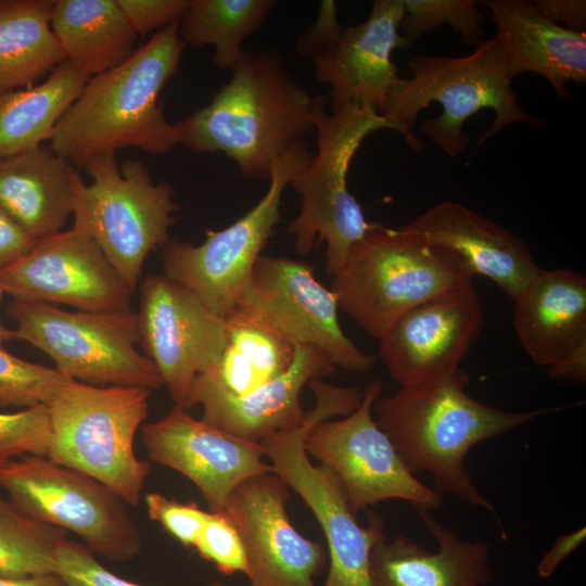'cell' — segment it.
Returning a JSON list of instances; mask_svg holds the SVG:
<instances>
[{"label":"cell","mask_w":586,"mask_h":586,"mask_svg":"<svg viewBox=\"0 0 586 586\" xmlns=\"http://www.w3.org/2000/svg\"><path fill=\"white\" fill-rule=\"evenodd\" d=\"M322 98L300 85L276 51H245L212 101L176 123L179 144L222 152L243 177L269 179L273 161L315 129Z\"/></svg>","instance_id":"6da1fadb"},{"label":"cell","mask_w":586,"mask_h":586,"mask_svg":"<svg viewBox=\"0 0 586 586\" xmlns=\"http://www.w3.org/2000/svg\"><path fill=\"white\" fill-rule=\"evenodd\" d=\"M186 43L179 24L155 31L122 64L94 75L55 125L50 148L73 165L136 146L164 154L179 144L176 124L158 102L179 69Z\"/></svg>","instance_id":"7a4b0ae2"},{"label":"cell","mask_w":586,"mask_h":586,"mask_svg":"<svg viewBox=\"0 0 586 586\" xmlns=\"http://www.w3.org/2000/svg\"><path fill=\"white\" fill-rule=\"evenodd\" d=\"M468 375L451 374L402 386L373 404L375 422L408 470L430 472L434 488L488 510L494 506L476 488L464 460L477 444L514 431L553 409L505 411L467 393ZM497 518V517H496Z\"/></svg>","instance_id":"3957f363"},{"label":"cell","mask_w":586,"mask_h":586,"mask_svg":"<svg viewBox=\"0 0 586 586\" xmlns=\"http://www.w3.org/2000/svg\"><path fill=\"white\" fill-rule=\"evenodd\" d=\"M411 76L390 95L383 115L396 124L408 145L421 152L423 143L412 132L418 114L432 102L443 112L425 119L420 131L444 153L455 157L469 144L464 122L483 109L495 113L494 122L476 145L497 136L508 125L542 127L544 122L518 103L511 76L496 36L481 40L464 56L415 55L408 61Z\"/></svg>","instance_id":"277c9868"},{"label":"cell","mask_w":586,"mask_h":586,"mask_svg":"<svg viewBox=\"0 0 586 586\" xmlns=\"http://www.w3.org/2000/svg\"><path fill=\"white\" fill-rule=\"evenodd\" d=\"M308 386L316 402L303 421L267 436L259 444L272 472L304 500L321 526L329 550L328 574L322 586H372L370 553L386 536L384 522L369 512L368 526H361L337 477L328 468L313 464L305 449L308 431L317 423L352 413L362 400L364 388L332 385L322 379L310 381Z\"/></svg>","instance_id":"5b68a950"},{"label":"cell","mask_w":586,"mask_h":586,"mask_svg":"<svg viewBox=\"0 0 586 586\" xmlns=\"http://www.w3.org/2000/svg\"><path fill=\"white\" fill-rule=\"evenodd\" d=\"M332 277L339 308L378 340L409 309L473 279L454 253L380 222Z\"/></svg>","instance_id":"8992f818"},{"label":"cell","mask_w":586,"mask_h":586,"mask_svg":"<svg viewBox=\"0 0 586 586\" xmlns=\"http://www.w3.org/2000/svg\"><path fill=\"white\" fill-rule=\"evenodd\" d=\"M149 397L145 387L68 380L48 405L51 440L47 457L95 479L127 505L137 506L151 468L135 453Z\"/></svg>","instance_id":"52a82bcc"},{"label":"cell","mask_w":586,"mask_h":586,"mask_svg":"<svg viewBox=\"0 0 586 586\" xmlns=\"http://www.w3.org/2000/svg\"><path fill=\"white\" fill-rule=\"evenodd\" d=\"M326 103L322 98L314 115L317 151L289 182L301 198V209L288 231L301 254L324 242L326 270L333 276L372 224L347 188L352 158L371 132L400 131L369 104L354 102L328 112Z\"/></svg>","instance_id":"ba28073f"},{"label":"cell","mask_w":586,"mask_h":586,"mask_svg":"<svg viewBox=\"0 0 586 586\" xmlns=\"http://www.w3.org/2000/svg\"><path fill=\"white\" fill-rule=\"evenodd\" d=\"M84 168L92 182L78 186L72 229L99 245L131 295L148 255L169 241L179 211L174 189L154 182L138 160L119 166L116 154L99 155Z\"/></svg>","instance_id":"9c48e42d"},{"label":"cell","mask_w":586,"mask_h":586,"mask_svg":"<svg viewBox=\"0 0 586 586\" xmlns=\"http://www.w3.org/2000/svg\"><path fill=\"white\" fill-rule=\"evenodd\" d=\"M15 339L30 343L67 378L97 386H163L139 344L137 314L66 311L54 305L13 300L7 308Z\"/></svg>","instance_id":"30bf717a"},{"label":"cell","mask_w":586,"mask_h":586,"mask_svg":"<svg viewBox=\"0 0 586 586\" xmlns=\"http://www.w3.org/2000/svg\"><path fill=\"white\" fill-rule=\"evenodd\" d=\"M306 141L278 156L265 195L242 217L220 230H206L193 245L170 240L162 247L164 275L179 283L216 315L225 318L238 305L260 252L280 220L282 194L310 161Z\"/></svg>","instance_id":"8fae6325"},{"label":"cell","mask_w":586,"mask_h":586,"mask_svg":"<svg viewBox=\"0 0 586 586\" xmlns=\"http://www.w3.org/2000/svg\"><path fill=\"white\" fill-rule=\"evenodd\" d=\"M0 487L26 514L72 531L107 560H131L141 551V536L127 504L78 470L48 457L23 456L0 467Z\"/></svg>","instance_id":"7c38bea8"},{"label":"cell","mask_w":586,"mask_h":586,"mask_svg":"<svg viewBox=\"0 0 586 586\" xmlns=\"http://www.w3.org/2000/svg\"><path fill=\"white\" fill-rule=\"evenodd\" d=\"M381 392V381L372 380L352 413L315 424L305 438L306 453L334 473L354 514L388 499L437 510L443 505L442 495L408 470L373 418V404Z\"/></svg>","instance_id":"4fadbf2b"},{"label":"cell","mask_w":586,"mask_h":586,"mask_svg":"<svg viewBox=\"0 0 586 586\" xmlns=\"http://www.w3.org/2000/svg\"><path fill=\"white\" fill-rule=\"evenodd\" d=\"M238 305L268 322L294 344L314 347L336 368L366 373L375 356L359 349L341 328L336 295L322 285L311 265L262 256Z\"/></svg>","instance_id":"5bb4252c"},{"label":"cell","mask_w":586,"mask_h":586,"mask_svg":"<svg viewBox=\"0 0 586 586\" xmlns=\"http://www.w3.org/2000/svg\"><path fill=\"white\" fill-rule=\"evenodd\" d=\"M139 345L156 367L175 405L189 409L196 378L218 359L226 320L165 275L140 283Z\"/></svg>","instance_id":"9a60e30c"},{"label":"cell","mask_w":586,"mask_h":586,"mask_svg":"<svg viewBox=\"0 0 586 586\" xmlns=\"http://www.w3.org/2000/svg\"><path fill=\"white\" fill-rule=\"evenodd\" d=\"M0 281L17 301L82 311L131 310L130 293L99 245L74 229L39 239L28 254L0 270Z\"/></svg>","instance_id":"2e32d148"},{"label":"cell","mask_w":586,"mask_h":586,"mask_svg":"<svg viewBox=\"0 0 586 586\" xmlns=\"http://www.w3.org/2000/svg\"><path fill=\"white\" fill-rule=\"evenodd\" d=\"M290 488L273 472L252 476L230 494L222 510L246 553L250 586H317L327 566L322 544L300 534L290 521Z\"/></svg>","instance_id":"e0dca14e"},{"label":"cell","mask_w":586,"mask_h":586,"mask_svg":"<svg viewBox=\"0 0 586 586\" xmlns=\"http://www.w3.org/2000/svg\"><path fill=\"white\" fill-rule=\"evenodd\" d=\"M482 324V305L468 282L400 316L379 339V356L400 387L448 375L460 369Z\"/></svg>","instance_id":"ac0fdd59"},{"label":"cell","mask_w":586,"mask_h":586,"mask_svg":"<svg viewBox=\"0 0 586 586\" xmlns=\"http://www.w3.org/2000/svg\"><path fill=\"white\" fill-rule=\"evenodd\" d=\"M141 440L151 460L189 479L209 511H222L245 480L272 472L259 443L228 434L175 405L162 419L145 424Z\"/></svg>","instance_id":"d6986e66"},{"label":"cell","mask_w":586,"mask_h":586,"mask_svg":"<svg viewBox=\"0 0 586 586\" xmlns=\"http://www.w3.org/2000/svg\"><path fill=\"white\" fill-rule=\"evenodd\" d=\"M403 0H375L368 17L311 56L317 81L330 86L331 110L357 102L382 114L403 82L392 53L410 41L399 31Z\"/></svg>","instance_id":"ffe728a7"},{"label":"cell","mask_w":586,"mask_h":586,"mask_svg":"<svg viewBox=\"0 0 586 586\" xmlns=\"http://www.w3.org/2000/svg\"><path fill=\"white\" fill-rule=\"evenodd\" d=\"M403 228L454 253L513 302L542 270L521 238L458 202L443 201Z\"/></svg>","instance_id":"44dd1931"},{"label":"cell","mask_w":586,"mask_h":586,"mask_svg":"<svg viewBox=\"0 0 586 586\" xmlns=\"http://www.w3.org/2000/svg\"><path fill=\"white\" fill-rule=\"evenodd\" d=\"M491 11L511 78L532 72L543 76L562 100L566 85L586 82V33L545 18L530 0L481 1Z\"/></svg>","instance_id":"7402d4cb"},{"label":"cell","mask_w":586,"mask_h":586,"mask_svg":"<svg viewBox=\"0 0 586 586\" xmlns=\"http://www.w3.org/2000/svg\"><path fill=\"white\" fill-rule=\"evenodd\" d=\"M437 543L429 551L405 535L380 539L371 550L369 573L372 586H484L492 577L491 546L461 540L442 526L429 511L417 509Z\"/></svg>","instance_id":"603a6c76"},{"label":"cell","mask_w":586,"mask_h":586,"mask_svg":"<svg viewBox=\"0 0 586 586\" xmlns=\"http://www.w3.org/2000/svg\"><path fill=\"white\" fill-rule=\"evenodd\" d=\"M336 370L322 352L295 344L294 359L280 375L242 397H202V420L243 440L259 443L267 436L298 425L305 416L300 402L305 385Z\"/></svg>","instance_id":"cb8c5ba5"},{"label":"cell","mask_w":586,"mask_h":586,"mask_svg":"<svg viewBox=\"0 0 586 586\" xmlns=\"http://www.w3.org/2000/svg\"><path fill=\"white\" fill-rule=\"evenodd\" d=\"M517 336L534 364H557L586 341V277L542 269L514 301Z\"/></svg>","instance_id":"d4e9b609"},{"label":"cell","mask_w":586,"mask_h":586,"mask_svg":"<svg viewBox=\"0 0 586 586\" xmlns=\"http://www.w3.org/2000/svg\"><path fill=\"white\" fill-rule=\"evenodd\" d=\"M82 181L74 165L50 146L0 160V211L30 237L55 234L73 214Z\"/></svg>","instance_id":"484cf974"},{"label":"cell","mask_w":586,"mask_h":586,"mask_svg":"<svg viewBox=\"0 0 586 586\" xmlns=\"http://www.w3.org/2000/svg\"><path fill=\"white\" fill-rule=\"evenodd\" d=\"M225 320L224 348L196 378L189 408L206 396H245L283 373L294 359L295 344L253 311L237 305Z\"/></svg>","instance_id":"4316f807"},{"label":"cell","mask_w":586,"mask_h":586,"mask_svg":"<svg viewBox=\"0 0 586 586\" xmlns=\"http://www.w3.org/2000/svg\"><path fill=\"white\" fill-rule=\"evenodd\" d=\"M50 26L64 61L90 77L136 50L138 35L116 0H52Z\"/></svg>","instance_id":"83f0119b"},{"label":"cell","mask_w":586,"mask_h":586,"mask_svg":"<svg viewBox=\"0 0 586 586\" xmlns=\"http://www.w3.org/2000/svg\"><path fill=\"white\" fill-rule=\"evenodd\" d=\"M90 76L66 61L41 84L0 95V160L42 145Z\"/></svg>","instance_id":"f1b7e54d"},{"label":"cell","mask_w":586,"mask_h":586,"mask_svg":"<svg viewBox=\"0 0 586 586\" xmlns=\"http://www.w3.org/2000/svg\"><path fill=\"white\" fill-rule=\"evenodd\" d=\"M52 0H0V95L64 61L50 26Z\"/></svg>","instance_id":"f546056e"},{"label":"cell","mask_w":586,"mask_h":586,"mask_svg":"<svg viewBox=\"0 0 586 586\" xmlns=\"http://www.w3.org/2000/svg\"><path fill=\"white\" fill-rule=\"evenodd\" d=\"M276 7L275 0H190L179 34L186 46L213 47L214 64L233 72L245 52L243 42Z\"/></svg>","instance_id":"4dcf8cb0"},{"label":"cell","mask_w":586,"mask_h":586,"mask_svg":"<svg viewBox=\"0 0 586 586\" xmlns=\"http://www.w3.org/2000/svg\"><path fill=\"white\" fill-rule=\"evenodd\" d=\"M66 531L42 523L0 497V574L24 577L55 573V553Z\"/></svg>","instance_id":"1f68e13d"},{"label":"cell","mask_w":586,"mask_h":586,"mask_svg":"<svg viewBox=\"0 0 586 586\" xmlns=\"http://www.w3.org/2000/svg\"><path fill=\"white\" fill-rule=\"evenodd\" d=\"M475 0H403L405 13L399 31L410 42L422 35L449 25L466 43L477 44L484 34L483 16Z\"/></svg>","instance_id":"d6a6232c"},{"label":"cell","mask_w":586,"mask_h":586,"mask_svg":"<svg viewBox=\"0 0 586 586\" xmlns=\"http://www.w3.org/2000/svg\"><path fill=\"white\" fill-rule=\"evenodd\" d=\"M71 380L55 368L21 359L0 345V406L49 405Z\"/></svg>","instance_id":"836d02e7"},{"label":"cell","mask_w":586,"mask_h":586,"mask_svg":"<svg viewBox=\"0 0 586 586\" xmlns=\"http://www.w3.org/2000/svg\"><path fill=\"white\" fill-rule=\"evenodd\" d=\"M50 440L48 405L0 412V467L23 456L47 457Z\"/></svg>","instance_id":"e575fe53"},{"label":"cell","mask_w":586,"mask_h":586,"mask_svg":"<svg viewBox=\"0 0 586 586\" xmlns=\"http://www.w3.org/2000/svg\"><path fill=\"white\" fill-rule=\"evenodd\" d=\"M222 574L247 573L242 538L224 511H209L205 525L193 547Z\"/></svg>","instance_id":"d590c367"},{"label":"cell","mask_w":586,"mask_h":586,"mask_svg":"<svg viewBox=\"0 0 586 586\" xmlns=\"http://www.w3.org/2000/svg\"><path fill=\"white\" fill-rule=\"evenodd\" d=\"M55 573L66 586H141L104 568L86 546L63 539L55 553ZM208 586H224L212 583Z\"/></svg>","instance_id":"8d00e7d4"},{"label":"cell","mask_w":586,"mask_h":586,"mask_svg":"<svg viewBox=\"0 0 586 586\" xmlns=\"http://www.w3.org/2000/svg\"><path fill=\"white\" fill-rule=\"evenodd\" d=\"M148 514L184 547H194L208 517L195 502H180L160 493L144 497Z\"/></svg>","instance_id":"74e56055"},{"label":"cell","mask_w":586,"mask_h":586,"mask_svg":"<svg viewBox=\"0 0 586 586\" xmlns=\"http://www.w3.org/2000/svg\"><path fill=\"white\" fill-rule=\"evenodd\" d=\"M137 35L146 36L179 24L190 0H116Z\"/></svg>","instance_id":"f35d334b"},{"label":"cell","mask_w":586,"mask_h":586,"mask_svg":"<svg viewBox=\"0 0 586 586\" xmlns=\"http://www.w3.org/2000/svg\"><path fill=\"white\" fill-rule=\"evenodd\" d=\"M343 29L337 20L334 1H322L315 24L302 34L296 41L300 55L311 58L334 42Z\"/></svg>","instance_id":"ab89813d"},{"label":"cell","mask_w":586,"mask_h":586,"mask_svg":"<svg viewBox=\"0 0 586 586\" xmlns=\"http://www.w3.org/2000/svg\"><path fill=\"white\" fill-rule=\"evenodd\" d=\"M37 241L0 211V270L28 254Z\"/></svg>","instance_id":"60d3db41"},{"label":"cell","mask_w":586,"mask_h":586,"mask_svg":"<svg viewBox=\"0 0 586 586\" xmlns=\"http://www.w3.org/2000/svg\"><path fill=\"white\" fill-rule=\"evenodd\" d=\"M539 13L553 24L577 31H585V0H535Z\"/></svg>","instance_id":"b9f144b4"},{"label":"cell","mask_w":586,"mask_h":586,"mask_svg":"<svg viewBox=\"0 0 586 586\" xmlns=\"http://www.w3.org/2000/svg\"><path fill=\"white\" fill-rule=\"evenodd\" d=\"M586 538L585 526L557 538L555 545L544 555L537 565V573L543 578L550 577L561 562L575 551Z\"/></svg>","instance_id":"7bdbcfd3"},{"label":"cell","mask_w":586,"mask_h":586,"mask_svg":"<svg viewBox=\"0 0 586 586\" xmlns=\"http://www.w3.org/2000/svg\"><path fill=\"white\" fill-rule=\"evenodd\" d=\"M548 374L556 379L585 380L586 378V341L557 364L547 368Z\"/></svg>","instance_id":"ee69618b"},{"label":"cell","mask_w":586,"mask_h":586,"mask_svg":"<svg viewBox=\"0 0 586 586\" xmlns=\"http://www.w3.org/2000/svg\"><path fill=\"white\" fill-rule=\"evenodd\" d=\"M0 586H66L58 573L10 577L0 574Z\"/></svg>","instance_id":"f6af8a7d"},{"label":"cell","mask_w":586,"mask_h":586,"mask_svg":"<svg viewBox=\"0 0 586 586\" xmlns=\"http://www.w3.org/2000/svg\"><path fill=\"white\" fill-rule=\"evenodd\" d=\"M4 293H5L4 288L0 281V302ZM14 339H15L14 331L7 329L0 320V345H3L5 342H9Z\"/></svg>","instance_id":"bcb514c9"}]
</instances>
